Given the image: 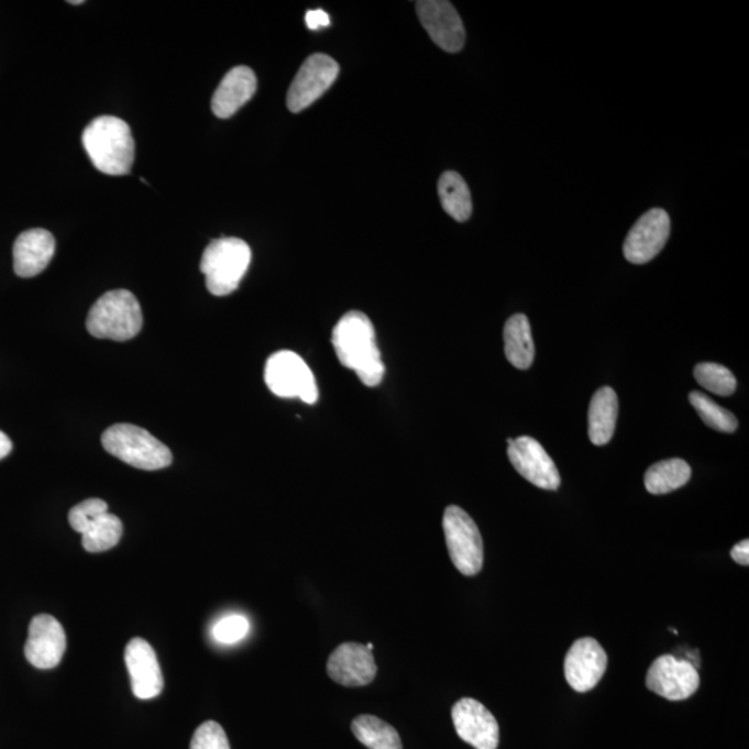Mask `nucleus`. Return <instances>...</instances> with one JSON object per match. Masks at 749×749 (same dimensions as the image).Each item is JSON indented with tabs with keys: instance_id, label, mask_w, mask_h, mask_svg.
Returning <instances> with one entry per match:
<instances>
[{
	"instance_id": "nucleus-33",
	"label": "nucleus",
	"mask_w": 749,
	"mask_h": 749,
	"mask_svg": "<svg viewBox=\"0 0 749 749\" xmlns=\"http://www.w3.org/2000/svg\"><path fill=\"white\" fill-rule=\"evenodd\" d=\"M12 449H13V444H12V442H10L8 434L0 432V460H3L4 456H8L10 454V451H12Z\"/></svg>"
},
{
	"instance_id": "nucleus-25",
	"label": "nucleus",
	"mask_w": 749,
	"mask_h": 749,
	"mask_svg": "<svg viewBox=\"0 0 749 749\" xmlns=\"http://www.w3.org/2000/svg\"><path fill=\"white\" fill-rule=\"evenodd\" d=\"M122 522L115 515L106 513L82 533V547L88 552H103L120 543Z\"/></svg>"
},
{
	"instance_id": "nucleus-24",
	"label": "nucleus",
	"mask_w": 749,
	"mask_h": 749,
	"mask_svg": "<svg viewBox=\"0 0 749 749\" xmlns=\"http://www.w3.org/2000/svg\"><path fill=\"white\" fill-rule=\"evenodd\" d=\"M353 735L368 749H403L395 727L372 715H360L352 724Z\"/></svg>"
},
{
	"instance_id": "nucleus-15",
	"label": "nucleus",
	"mask_w": 749,
	"mask_h": 749,
	"mask_svg": "<svg viewBox=\"0 0 749 749\" xmlns=\"http://www.w3.org/2000/svg\"><path fill=\"white\" fill-rule=\"evenodd\" d=\"M67 647L65 629L51 615H38L31 620L24 653L26 661L38 669H53L62 662Z\"/></svg>"
},
{
	"instance_id": "nucleus-9",
	"label": "nucleus",
	"mask_w": 749,
	"mask_h": 749,
	"mask_svg": "<svg viewBox=\"0 0 749 749\" xmlns=\"http://www.w3.org/2000/svg\"><path fill=\"white\" fill-rule=\"evenodd\" d=\"M646 684L648 690L663 698L683 701L697 693L701 679L697 668L689 661L662 656L648 669Z\"/></svg>"
},
{
	"instance_id": "nucleus-6",
	"label": "nucleus",
	"mask_w": 749,
	"mask_h": 749,
	"mask_svg": "<svg viewBox=\"0 0 749 749\" xmlns=\"http://www.w3.org/2000/svg\"><path fill=\"white\" fill-rule=\"evenodd\" d=\"M443 529L453 565L462 575H477L482 571L485 552L475 520L464 509L450 506L444 511Z\"/></svg>"
},
{
	"instance_id": "nucleus-23",
	"label": "nucleus",
	"mask_w": 749,
	"mask_h": 749,
	"mask_svg": "<svg viewBox=\"0 0 749 749\" xmlns=\"http://www.w3.org/2000/svg\"><path fill=\"white\" fill-rule=\"evenodd\" d=\"M438 192L445 212L455 221L465 222L472 216L470 188L459 173L445 172L439 179Z\"/></svg>"
},
{
	"instance_id": "nucleus-3",
	"label": "nucleus",
	"mask_w": 749,
	"mask_h": 749,
	"mask_svg": "<svg viewBox=\"0 0 749 749\" xmlns=\"http://www.w3.org/2000/svg\"><path fill=\"white\" fill-rule=\"evenodd\" d=\"M252 263V250L239 238H220L206 247L201 274L211 295L228 296L241 285Z\"/></svg>"
},
{
	"instance_id": "nucleus-16",
	"label": "nucleus",
	"mask_w": 749,
	"mask_h": 749,
	"mask_svg": "<svg viewBox=\"0 0 749 749\" xmlns=\"http://www.w3.org/2000/svg\"><path fill=\"white\" fill-rule=\"evenodd\" d=\"M329 678L344 687H363L375 679L376 667L372 651L359 642H344L329 657Z\"/></svg>"
},
{
	"instance_id": "nucleus-30",
	"label": "nucleus",
	"mask_w": 749,
	"mask_h": 749,
	"mask_svg": "<svg viewBox=\"0 0 749 749\" xmlns=\"http://www.w3.org/2000/svg\"><path fill=\"white\" fill-rule=\"evenodd\" d=\"M190 749H231V747L222 726L209 720L196 729Z\"/></svg>"
},
{
	"instance_id": "nucleus-19",
	"label": "nucleus",
	"mask_w": 749,
	"mask_h": 749,
	"mask_svg": "<svg viewBox=\"0 0 749 749\" xmlns=\"http://www.w3.org/2000/svg\"><path fill=\"white\" fill-rule=\"evenodd\" d=\"M256 89L257 78L252 68L246 66L232 68L218 85L212 97V113L220 119H230L254 97Z\"/></svg>"
},
{
	"instance_id": "nucleus-26",
	"label": "nucleus",
	"mask_w": 749,
	"mask_h": 749,
	"mask_svg": "<svg viewBox=\"0 0 749 749\" xmlns=\"http://www.w3.org/2000/svg\"><path fill=\"white\" fill-rule=\"evenodd\" d=\"M690 403L693 404L695 411L709 428L717 430V432L733 433L738 427L737 418L733 416L726 408L720 407L712 400L711 397L704 393H690Z\"/></svg>"
},
{
	"instance_id": "nucleus-7",
	"label": "nucleus",
	"mask_w": 749,
	"mask_h": 749,
	"mask_svg": "<svg viewBox=\"0 0 749 749\" xmlns=\"http://www.w3.org/2000/svg\"><path fill=\"white\" fill-rule=\"evenodd\" d=\"M264 379L275 396L300 398L307 404L318 400L317 382L310 366L299 354L289 350L271 355L265 364Z\"/></svg>"
},
{
	"instance_id": "nucleus-34",
	"label": "nucleus",
	"mask_w": 749,
	"mask_h": 749,
	"mask_svg": "<svg viewBox=\"0 0 749 749\" xmlns=\"http://www.w3.org/2000/svg\"><path fill=\"white\" fill-rule=\"evenodd\" d=\"M68 3H70V4H82L84 2H82V0H78V2H68Z\"/></svg>"
},
{
	"instance_id": "nucleus-17",
	"label": "nucleus",
	"mask_w": 749,
	"mask_h": 749,
	"mask_svg": "<svg viewBox=\"0 0 749 749\" xmlns=\"http://www.w3.org/2000/svg\"><path fill=\"white\" fill-rule=\"evenodd\" d=\"M125 663L132 693L140 700L156 698L163 693L164 679L156 651L146 640L132 639L125 648Z\"/></svg>"
},
{
	"instance_id": "nucleus-31",
	"label": "nucleus",
	"mask_w": 749,
	"mask_h": 749,
	"mask_svg": "<svg viewBox=\"0 0 749 749\" xmlns=\"http://www.w3.org/2000/svg\"><path fill=\"white\" fill-rule=\"evenodd\" d=\"M306 24L310 30H320L331 24V18L321 9L310 10L306 14Z\"/></svg>"
},
{
	"instance_id": "nucleus-5",
	"label": "nucleus",
	"mask_w": 749,
	"mask_h": 749,
	"mask_svg": "<svg viewBox=\"0 0 749 749\" xmlns=\"http://www.w3.org/2000/svg\"><path fill=\"white\" fill-rule=\"evenodd\" d=\"M102 444L109 454L137 470L158 471L173 462V454L167 445L135 425L117 423L106 429Z\"/></svg>"
},
{
	"instance_id": "nucleus-1",
	"label": "nucleus",
	"mask_w": 749,
	"mask_h": 749,
	"mask_svg": "<svg viewBox=\"0 0 749 749\" xmlns=\"http://www.w3.org/2000/svg\"><path fill=\"white\" fill-rule=\"evenodd\" d=\"M332 344L340 364L354 371L365 386H378L384 381L386 370L375 328L364 312L350 311L340 318L333 328Z\"/></svg>"
},
{
	"instance_id": "nucleus-29",
	"label": "nucleus",
	"mask_w": 749,
	"mask_h": 749,
	"mask_svg": "<svg viewBox=\"0 0 749 749\" xmlns=\"http://www.w3.org/2000/svg\"><path fill=\"white\" fill-rule=\"evenodd\" d=\"M250 624L243 615H228L217 621L212 628V637L221 645H235L247 636Z\"/></svg>"
},
{
	"instance_id": "nucleus-14",
	"label": "nucleus",
	"mask_w": 749,
	"mask_h": 749,
	"mask_svg": "<svg viewBox=\"0 0 749 749\" xmlns=\"http://www.w3.org/2000/svg\"><path fill=\"white\" fill-rule=\"evenodd\" d=\"M456 735L476 749H497L499 727L496 717L474 698H461L451 709Z\"/></svg>"
},
{
	"instance_id": "nucleus-11",
	"label": "nucleus",
	"mask_w": 749,
	"mask_h": 749,
	"mask_svg": "<svg viewBox=\"0 0 749 749\" xmlns=\"http://www.w3.org/2000/svg\"><path fill=\"white\" fill-rule=\"evenodd\" d=\"M671 235V218L665 210L652 209L639 218L624 244L626 260L631 264H646L665 247Z\"/></svg>"
},
{
	"instance_id": "nucleus-28",
	"label": "nucleus",
	"mask_w": 749,
	"mask_h": 749,
	"mask_svg": "<svg viewBox=\"0 0 749 749\" xmlns=\"http://www.w3.org/2000/svg\"><path fill=\"white\" fill-rule=\"evenodd\" d=\"M106 513H109V506L103 499H85V502L71 508L70 514H68V522L76 532L82 535L95 520Z\"/></svg>"
},
{
	"instance_id": "nucleus-21",
	"label": "nucleus",
	"mask_w": 749,
	"mask_h": 749,
	"mask_svg": "<svg viewBox=\"0 0 749 749\" xmlns=\"http://www.w3.org/2000/svg\"><path fill=\"white\" fill-rule=\"evenodd\" d=\"M504 343L507 360L515 368L528 370L533 364L535 343L528 317L515 315L509 318L504 328Z\"/></svg>"
},
{
	"instance_id": "nucleus-12",
	"label": "nucleus",
	"mask_w": 749,
	"mask_h": 749,
	"mask_svg": "<svg viewBox=\"0 0 749 749\" xmlns=\"http://www.w3.org/2000/svg\"><path fill=\"white\" fill-rule=\"evenodd\" d=\"M417 13L430 40L440 49L459 53L464 47V23L453 4L445 0H422L417 2Z\"/></svg>"
},
{
	"instance_id": "nucleus-22",
	"label": "nucleus",
	"mask_w": 749,
	"mask_h": 749,
	"mask_svg": "<svg viewBox=\"0 0 749 749\" xmlns=\"http://www.w3.org/2000/svg\"><path fill=\"white\" fill-rule=\"evenodd\" d=\"M692 480V467L684 460L672 459L653 464L647 471L645 485L648 493L668 494L687 485Z\"/></svg>"
},
{
	"instance_id": "nucleus-4",
	"label": "nucleus",
	"mask_w": 749,
	"mask_h": 749,
	"mask_svg": "<svg viewBox=\"0 0 749 749\" xmlns=\"http://www.w3.org/2000/svg\"><path fill=\"white\" fill-rule=\"evenodd\" d=\"M143 316L140 301L129 290L104 294L90 308L87 329L92 337L126 342L141 332Z\"/></svg>"
},
{
	"instance_id": "nucleus-2",
	"label": "nucleus",
	"mask_w": 749,
	"mask_h": 749,
	"mask_svg": "<svg viewBox=\"0 0 749 749\" xmlns=\"http://www.w3.org/2000/svg\"><path fill=\"white\" fill-rule=\"evenodd\" d=\"M82 145L100 173L130 174L135 161V141L130 125L113 115H100L84 130Z\"/></svg>"
},
{
	"instance_id": "nucleus-32",
	"label": "nucleus",
	"mask_w": 749,
	"mask_h": 749,
	"mask_svg": "<svg viewBox=\"0 0 749 749\" xmlns=\"http://www.w3.org/2000/svg\"><path fill=\"white\" fill-rule=\"evenodd\" d=\"M730 555L733 560L737 562V564L748 566L749 564V541L748 540H742L740 543H737L735 547H733Z\"/></svg>"
},
{
	"instance_id": "nucleus-10",
	"label": "nucleus",
	"mask_w": 749,
	"mask_h": 749,
	"mask_svg": "<svg viewBox=\"0 0 749 749\" xmlns=\"http://www.w3.org/2000/svg\"><path fill=\"white\" fill-rule=\"evenodd\" d=\"M508 459L518 474L532 485L544 491H557L560 487L561 476L555 462L538 440L529 436L508 439Z\"/></svg>"
},
{
	"instance_id": "nucleus-18",
	"label": "nucleus",
	"mask_w": 749,
	"mask_h": 749,
	"mask_svg": "<svg viewBox=\"0 0 749 749\" xmlns=\"http://www.w3.org/2000/svg\"><path fill=\"white\" fill-rule=\"evenodd\" d=\"M55 249V236L49 231L35 228L21 233L13 247L15 274L21 278L40 275L52 262Z\"/></svg>"
},
{
	"instance_id": "nucleus-20",
	"label": "nucleus",
	"mask_w": 749,
	"mask_h": 749,
	"mask_svg": "<svg viewBox=\"0 0 749 749\" xmlns=\"http://www.w3.org/2000/svg\"><path fill=\"white\" fill-rule=\"evenodd\" d=\"M618 396L610 387H602L593 396L588 410V436L593 444L610 442L618 421Z\"/></svg>"
},
{
	"instance_id": "nucleus-8",
	"label": "nucleus",
	"mask_w": 749,
	"mask_h": 749,
	"mask_svg": "<svg viewBox=\"0 0 749 749\" xmlns=\"http://www.w3.org/2000/svg\"><path fill=\"white\" fill-rule=\"evenodd\" d=\"M338 76L339 65L331 56L316 53V55L308 57L302 63L300 70L297 71L288 90L286 104H288L291 113H300V111L310 108L332 87Z\"/></svg>"
},
{
	"instance_id": "nucleus-13",
	"label": "nucleus",
	"mask_w": 749,
	"mask_h": 749,
	"mask_svg": "<svg viewBox=\"0 0 749 749\" xmlns=\"http://www.w3.org/2000/svg\"><path fill=\"white\" fill-rule=\"evenodd\" d=\"M607 665V652L597 640L592 637L576 640L565 657L566 682L575 692L587 693L602 682Z\"/></svg>"
},
{
	"instance_id": "nucleus-27",
	"label": "nucleus",
	"mask_w": 749,
	"mask_h": 749,
	"mask_svg": "<svg viewBox=\"0 0 749 749\" xmlns=\"http://www.w3.org/2000/svg\"><path fill=\"white\" fill-rule=\"evenodd\" d=\"M694 376L704 389L714 393V395L727 397L736 392V376L724 365L701 363L695 366Z\"/></svg>"
}]
</instances>
